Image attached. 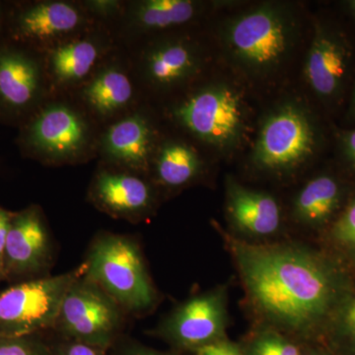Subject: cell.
I'll return each instance as SVG.
<instances>
[{"mask_svg": "<svg viewBox=\"0 0 355 355\" xmlns=\"http://www.w3.org/2000/svg\"><path fill=\"white\" fill-rule=\"evenodd\" d=\"M212 226L234 263L253 327L322 343L355 275L316 242H248L216 220Z\"/></svg>", "mask_w": 355, "mask_h": 355, "instance_id": "1", "label": "cell"}, {"mask_svg": "<svg viewBox=\"0 0 355 355\" xmlns=\"http://www.w3.org/2000/svg\"><path fill=\"white\" fill-rule=\"evenodd\" d=\"M222 35L226 53L238 67L252 76H266L291 53L295 19L284 6L266 3L228 21Z\"/></svg>", "mask_w": 355, "mask_h": 355, "instance_id": "2", "label": "cell"}, {"mask_svg": "<svg viewBox=\"0 0 355 355\" xmlns=\"http://www.w3.org/2000/svg\"><path fill=\"white\" fill-rule=\"evenodd\" d=\"M84 275L118 303L125 313L141 315L157 305L158 292L141 250L127 236L104 233L91 244Z\"/></svg>", "mask_w": 355, "mask_h": 355, "instance_id": "3", "label": "cell"}, {"mask_svg": "<svg viewBox=\"0 0 355 355\" xmlns=\"http://www.w3.org/2000/svg\"><path fill=\"white\" fill-rule=\"evenodd\" d=\"M319 132L308 110L287 102L263 121L252 153V165L266 174H291L314 157Z\"/></svg>", "mask_w": 355, "mask_h": 355, "instance_id": "4", "label": "cell"}, {"mask_svg": "<svg viewBox=\"0 0 355 355\" xmlns=\"http://www.w3.org/2000/svg\"><path fill=\"white\" fill-rule=\"evenodd\" d=\"M83 270L81 266L64 275L25 280L0 291V336H36L53 329L65 294Z\"/></svg>", "mask_w": 355, "mask_h": 355, "instance_id": "5", "label": "cell"}, {"mask_svg": "<svg viewBox=\"0 0 355 355\" xmlns=\"http://www.w3.org/2000/svg\"><path fill=\"white\" fill-rule=\"evenodd\" d=\"M125 313L83 270L65 294L53 329L65 340L106 350L118 338Z\"/></svg>", "mask_w": 355, "mask_h": 355, "instance_id": "6", "label": "cell"}, {"mask_svg": "<svg viewBox=\"0 0 355 355\" xmlns=\"http://www.w3.org/2000/svg\"><path fill=\"white\" fill-rule=\"evenodd\" d=\"M172 114L191 135L218 148L237 146L246 125L241 95L227 84L196 91L177 104Z\"/></svg>", "mask_w": 355, "mask_h": 355, "instance_id": "7", "label": "cell"}, {"mask_svg": "<svg viewBox=\"0 0 355 355\" xmlns=\"http://www.w3.org/2000/svg\"><path fill=\"white\" fill-rule=\"evenodd\" d=\"M229 287L218 284L177 305L154 334L174 349L195 352L228 338Z\"/></svg>", "mask_w": 355, "mask_h": 355, "instance_id": "8", "label": "cell"}, {"mask_svg": "<svg viewBox=\"0 0 355 355\" xmlns=\"http://www.w3.org/2000/svg\"><path fill=\"white\" fill-rule=\"evenodd\" d=\"M44 91L39 51L0 35V121L22 125L41 108Z\"/></svg>", "mask_w": 355, "mask_h": 355, "instance_id": "9", "label": "cell"}, {"mask_svg": "<svg viewBox=\"0 0 355 355\" xmlns=\"http://www.w3.org/2000/svg\"><path fill=\"white\" fill-rule=\"evenodd\" d=\"M90 139V127L83 114L67 105L51 104L21 125L18 146L30 157L65 162L80 157Z\"/></svg>", "mask_w": 355, "mask_h": 355, "instance_id": "10", "label": "cell"}, {"mask_svg": "<svg viewBox=\"0 0 355 355\" xmlns=\"http://www.w3.org/2000/svg\"><path fill=\"white\" fill-rule=\"evenodd\" d=\"M53 261V243L38 205L12 212L6 248L2 275L11 284L46 277Z\"/></svg>", "mask_w": 355, "mask_h": 355, "instance_id": "11", "label": "cell"}, {"mask_svg": "<svg viewBox=\"0 0 355 355\" xmlns=\"http://www.w3.org/2000/svg\"><path fill=\"white\" fill-rule=\"evenodd\" d=\"M85 20L83 11L69 2H26L4 14L2 29L9 38L39 51L79 31Z\"/></svg>", "mask_w": 355, "mask_h": 355, "instance_id": "12", "label": "cell"}, {"mask_svg": "<svg viewBox=\"0 0 355 355\" xmlns=\"http://www.w3.org/2000/svg\"><path fill=\"white\" fill-rule=\"evenodd\" d=\"M352 51L342 32L329 25L315 26L304 74L313 92L324 102H335L345 91Z\"/></svg>", "mask_w": 355, "mask_h": 355, "instance_id": "13", "label": "cell"}, {"mask_svg": "<svg viewBox=\"0 0 355 355\" xmlns=\"http://www.w3.org/2000/svg\"><path fill=\"white\" fill-rule=\"evenodd\" d=\"M226 216L228 232L248 242L273 241L282 227L277 198L266 191L251 190L234 178H226Z\"/></svg>", "mask_w": 355, "mask_h": 355, "instance_id": "14", "label": "cell"}, {"mask_svg": "<svg viewBox=\"0 0 355 355\" xmlns=\"http://www.w3.org/2000/svg\"><path fill=\"white\" fill-rule=\"evenodd\" d=\"M354 191L349 181L335 173L318 174L296 193L292 219L316 241L338 218Z\"/></svg>", "mask_w": 355, "mask_h": 355, "instance_id": "15", "label": "cell"}, {"mask_svg": "<svg viewBox=\"0 0 355 355\" xmlns=\"http://www.w3.org/2000/svg\"><path fill=\"white\" fill-rule=\"evenodd\" d=\"M89 198L105 214L130 221L149 216L156 202L155 189L144 178L106 169L95 175Z\"/></svg>", "mask_w": 355, "mask_h": 355, "instance_id": "16", "label": "cell"}, {"mask_svg": "<svg viewBox=\"0 0 355 355\" xmlns=\"http://www.w3.org/2000/svg\"><path fill=\"white\" fill-rule=\"evenodd\" d=\"M101 148L105 157L128 172H146L154 154L153 125L140 113L125 116L105 132Z\"/></svg>", "mask_w": 355, "mask_h": 355, "instance_id": "17", "label": "cell"}, {"mask_svg": "<svg viewBox=\"0 0 355 355\" xmlns=\"http://www.w3.org/2000/svg\"><path fill=\"white\" fill-rule=\"evenodd\" d=\"M200 69V51L191 42L184 39L156 42L146 49L141 60L142 76L155 88L181 85L197 76Z\"/></svg>", "mask_w": 355, "mask_h": 355, "instance_id": "18", "label": "cell"}, {"mask_svg": "<svg viewBox=\"0 0 355 355\" xmlns=\"http://www.w3.org/2000/svg\"><path fill=\"white\" fill-rule=\"evenodd\" d=\"M135 96L132 79L118 64L98 70L81 90L86 106L100 118H111L130 106Z\"/></svg>", "mask_w": 355, "mask_h": 355, "instance_id": "19", "label": "cell"}, {"mask_svg": "<svg viewBox=\"0 0 355 355\" xmlns=\"http://www.w3.org/2000/svg\"><path fill=\"white\" fill-rule=\"evenodd\" d=\"M202 4L191 0H144L132 3L128 24L139 33L171 29L198 17Z\"/></svg>", "mask_w": 355, "mask_h": 355, "instance_id": "20", "label": "cell"}, {"mask_svg": "<svg viewBox=\"0 0 355 355\" xmlns=\"http://www.w3.org/2000/svg\"><path fill=\"white\" fill-rule=\"evenodd\" d=\"M99 43L93 39H72L49 53L46 69L60 85H70L86 78L101 55Z\"/></svg>", "mask_w": 355, "mask_h": 355, "instance_id": "21", "label": "cell"}, {"mask_svg": "<svg viewBox=\"0 0 355 355\" xmlns=\"http://www.w3.org/2000/svg\"><path fill=\"white\" fill-rule=\"evenodd\" d=\"M156 183L169 190L189 186L200 177L202 163L195 149L183 142L163 144L153 161Z\"/></svg>", "mask_w": 355, "mask_h": 355, "instance_id": "22", "label": "cell"}, {"mask_svg": "<svg viewBox=\"0 0 355 355\" xmlns=\"http://www.w3.org/2000/svg\"><path fill=\"white\" fill-rule=\"evenodd\" d=\"M314 242L355 275V191L338 218Z\"/></svg>", "mask_w": 355, "mask_h": 355, "instance_id": "23", "label": "cell"}, {"mask_svg": "<svg viewBox=\"0 0 355 355\" xmlns=\"http://www.w3.org/2000/svg\"><path fill=\"white\" fill-rule=\"evenodd\" d=\"M335 355H355V282L322 342Z\"/></svg>", "mask_w": 355, "mask_h": 355, "instance_id": "24", "label": "cell"}, {"mask_svg": "<svg viewBox=\"0 0 355 355\" xmlns=\"http://www.w3.org/2000/svg\"><path fill=\"white\" fill-rule=\"evenodd\" d=\"M240 345L245 355H302L306 345L266 327H253Z\"/></svg>", "mask_w": 355, "mask_h": 355, "instance_id": "25", "label": "cell"}, {"mask_svg": "<svg viewBox=\"0 0 355 355\" xmlns=\"http://www.w3.org/2000/svg\"><path fill=\"white\" fill-rule=\"evenodd\" d=\"M36 336H0V355H53L51 349Z\"/></svg>", "mask_w": 355, "mask_h": 355, "instance_id": "26", "label": "cell"}, {"mask_svg": "<svg viewBox=\"0 0 355 355\" xmlns=\"http://www.w3.org/2000/svg\"><path fill=\"white\" fill-rule=\"evenodd\" d=\"M193 354L196 355H245L240 343L232 342L228 338L205 345Z\"/></svg>", "mask_w": 355, "mask_h": 355, "instance_id": "27", "label": "cell"}, {"mask_svg": "<svg viewBox=\"0 0 355 355\" xmlns=\"http://www.w3.org/2000/svg\"><path fill=\"white\" fill-rule=\"evenodd\" d=\"M51 352L53 355H106L105 350L98 347L67 340L55 350L51 349Z\"/></svg>", "mask_w": 355, "mask_h": 355, "instance_id": "28", "label": "cell"}, {"mask_svg": "<svg viewBox=\"0 0 355 355\" xmlns=\"http://www.w3.org/2000/svg\"><path fill=\"white\" fill-rule=\"evenodd\" d=\"M88 12L100 18H111L121 10V4L116 0H91L84 2Z\"/></svg>", "mask_w": 355, "mask_h": 355, "instance_id": "29", "label": "cell"}, {"mask_svg": "<svg viewBox=\"0 0 355 355\" xmlns=\"http://www.w3.org/2000/svg\"><path fill=\"white\" fill-rule=\"evenodd\" d=\"M340 148L347 170L355 176V130L340 135Z\"/></svg>", "mask_w": 355, "mask_h": 355, "instance_id": "30", "label": "cell"}, {"mask_svg": "<svg viewBox=\"0 0 355 355\" xmlns=\"http://www.w3.org/2000/svg\"><path fill=\"white\" fill-rule=\"evenodd\" d=\"M12 212L0 207V273L2 275L3 265L4 248H6L7 234H8L9 224H10ZM3 277V275H2Z\"/></svg>", "mask_w": 355, "mask_h": 355, "instance_id": "31", "label": "cell"}, {"mask_svg": "<svg viewBox=\"0 0 355 355\" xmlns=\"http://www.w3.org/2000/svg\"><path fill=\"white\" fill-rule=\"evenodd\" d=\"M302 355H335L323 343L306 345Z\"/></svg>", "mask_w": 355, "mask_h": 355, "instance_id": "32", "label": "cell"}, {"mask_svg": "<svg viewBox=\"0 0 355 355\" xmlns=\"http://www.w3.org/2000/svg\"><path fill=\"white\" fill-rule=\"evenodd\" d=\"M125 355H173L170 354H165V352H158V350H154L150 349H146V347H137L130 350L127 354Z\"/></svg>", "mask_w": 355, "mask_h": 355, "instance_id": "33", "label": "cell"}, {"mask_svg": "<svg viewBox=\"0 0 355 355\" xmlns=\"http://www.w3.org/2000/svg\"><path fill=\"white\" fill-rule=\"evenodd\" d=\"M347 116L349 121L355 123V81L354 89H352V97H350L349 110H347Z\"/></svg>", "mask_w": 355, "mask_h": 355, "instance_id": "34", "label": "cell"}, {"mask_svg": "<svg viewBox=\"0 0 355 355\" xmlns=\"http://www.w3.org/2000/svg\"><path fill=\"white\" fill-rule=\"evenodd\" d=\"M347 9H349V13L355 18V0H349L347 2Z\"/></svg>", "mask_w": 355, "mask_h": 355, "instance_id": "35", "label": "cell"}, {"mask_svg": "<svg viewBox=\"0 0 355 355\" xmlns=\"http://www.w3.org/2000/svg\"><path fill=\"white\" fill-rule=\"evenodd\" d=\"M4 14H6V10H4V6L1 3V2H0V31H1L2 28H3Z\"/></svg>", "mask_w": 355, "mask_h": 355, "instance_id": "36", "label": "cell"}, {"mask_svg": "<svg viewBox=\"0 0 355 355\" xmlns=\"http://www.w3.org/2000/svg\"><path fill=\"white\" fill-rule=\"evenodd\" d=\"M3 277H2L1 273H0V282H3Z\"/></svg>", "mask_w": 355, "mask_h": 355, "instance_id": "37", "label": "cell"}]
</instances>
